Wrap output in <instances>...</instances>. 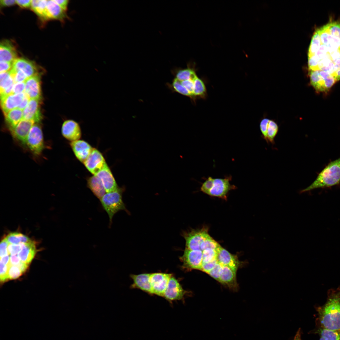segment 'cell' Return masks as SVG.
<instances>
[{
  "instance_id": "1",
  "label": "cell",
  "mask_w": 340,
  "mask_h": 340,
  "mask_svg": "<svg viewBox=\"0 0 340 340\" xmlns=\"http://www.w3.org/2000/svg\"><path fill=\"white\" fill-rule=\"evenodd\" d=\"M318 327L340 332V289H331L327 300L317 308Z\"/></svg>"
},
{
  "instance_id": "2",
  "label": "cell",
  "mask_w": 340,
  "mask_h": 340,
  "mask_svg": "<svg viewBox=\"0 0 340 340\" xmlns=\"http://www.w3.org/2000/svg\"><path fill=\"white\" fill-rule=\"evenodd\" d=\"M340 184V157L330 162L318 174L315 180L300 193L318 188H330Z\"/></svg>"
},
{
  "instance_id": "3",
  "label": "cell",
  "mask_w": 340,
  "mask_h": 340,
  "mask_svg": "<svg viewBox=\"0 0 340 340\" xmlns=\"http://www.w3.org/2000/svg\"><path fill=\"white\" fill-rule=\"evenodd\" d=\"M204 179L205 180L201 184V191L212 196L226 199L229 191L236 188L235 185L230 183L232 179L230 175L225 176L223 178L209 176Z\"/></svg>"
},
{
  "instance_id": "4",
  "label": "cell",
  "mask_w": 340,
  "mask_h": 340,
  "mask_svg": "<svg viewBox=\"0 0 340 340\" xmlns=\"http://www.w3.org/2000/svg\"><path fill=\"white\" fill-rule=\"evenodd\" d=\"M124 188H119L115 191L106 193L99 200L103 209L107 212L109 220L110 226L114 215L121 210L128 212L122 198Z\"/></svg>"
},
{
  "instance_id": "5",
  "label": "cell",
  "mask_w": 340,
  "mask_h": 340,
  "mask_svg": "<svg viewBox=\"0 0 340 340\" xmlns=\"http://www.w3.org/2000/svg\"><path fill=\"white\" fill-rule=\"evenodd\" d=\"M310 82L318 92H327L337 82L330 74L320 70L309 71Z\"/></svg>"
},
{
  "instance_id": "6",
  "label": "cell",
  "mask_w": 340,
  "mask_h": 340,
  "mask_svg": "<svg viewBox=\"0 0 340 340\" xmlns=\"http://www.w3.org/2000/svg\"><path fill=\"white\" fill-rule=\"evenodd\" d=\"M26 144L32 153L40 155L44 148L43 134L40 126L34 124L27 136Z\"/></svg>"
},
{
  "instance_id": "7",
  "label": "cell",
  "mask_w": 340,
  "mask_h": 340,
  "mask_svg": "<svg viewBox=\"0 0 340 340\" xmlns=\"http://www.w3.org/2000/svg\"><path fill=\"white\" fill-rule=\"evenodd\" d=\"M183 236L185 241V248L193 250H200L201 243L209 235L208 229L203 227L199 230H192L184 232Z\"/></svg>"
},
{
  "instance_id": "8",
  "label": "cell",
  "mask_w": 340,
  "mask_h": 340,
  "mask_svg": "<svg viewBox=\"0 0 340 340\" xmlns=\"http://www.w3.org/2000/svg\"><path fill=\"white\" fill-rule=\"evenodd\" d=\"M183 263L182 268L187 270L201 269L202 263V251L185 248L183 255L180 258Z\"/></svg>"
},
{
  "instance_id": "9",
  "label": "cell",
  "mask_w": 340,
  "mask_h": 340,
  "mask_svg": "<svg viewBox=\"0 0 340 340\" xmlns=\"http://www.w3.org/2000/svg\"><path fill=\"white\" fill-rule=\"evenodd\" d=\"M172 275L171 274L164 273L150 274V280L153 294L163 297L169 280Z\"/></svg>"
},
{
  "instance_id": "10",
  "label": "cell",
  "mask_w": 340,
  "mask_h": 340,
  "mask_svg": "<svg viewBox=\"0 0 340 340\" xmlns=\"http://www.w3.org/2000/svg\"><path fill=\"white\" fill-rule=\"evenodd\" d=\"M83 164L94 175H96L107 165L102 154L95 148H93Z\"/></svg>"
},
{
  "instance_id": "11",
  "label": "cell",
  "mask_w": 340,
  "mask_h": 340,
  "mask_svg": "<svg viewBox=\"0 0 340 340\" xmlns=\"http://www.w3.org/2000/svg\"><path fill=\"white\" fill-rule=\"evenodd\" d=\"M186 291L182 288L178 281L173 275L170 278L163 297L168 301L183 299Z\"/></svg>"
},
{
  "instance_id": "12",
  "label": "cell",
  "mask_w": 340,
  "mask_h": 340,
  "mask_svg": "<svg viewBox=\"0 0 340 340\" xmlns=\"http://www.w3.org/2000/svg\"><path fill=\"white\" fill-rule=\"evenodd\" d=\"M63 136L71 142L79 140L81 137L82 131L79 124L72 119H68L63 123L61 128Z\"/></svg>"
},
{
  "instance_id": "13",
  "label": "cell",
  "mask_w": 340,
  "mask_h": 340,
  "mask_svg": "<svg viewBox=\"0 0 340 340\" xmlns=\"http://www.w3.org/2000/svg\"><path fill=\"white\" fill-rule=\"evenodd\" d=\"M217 259L222 266L229 267L236 273L241 265L236 256L231 254L221 246L217 251Z\"/></svg>"
},
{
  "instance_id": "14",
  "label": "cell",
  "mask_w": 340,
  "mask_h": 340,
  "mask_svg": "<svg viewBox=\"0 0 340 340\" xmlns=\"http://www.w3.org/2000/svg\"><path fill=\"white\" fill-rule=\"evenodd\" d=\"M12 69L22 71L28 78L39 75L37 66L33 61L23 58H17L13 62Z\"/></svg>"
},
{
  "instance_id": "15",
  "label": "cell",
  "mask_w": 340,
  "mask_h": 340,
  "mask_svg": "<svg viewBox=\"0 0 340 340\" xmlns=\"http://www.w3.org/2000/svg\"><path fill=\"white\" fill-rule=\"evenodd\" d=\"M35 122L33 120L22 119L15 127L9 129L13 136L24 144Z\"/></svg>"
},
{
  "instance_id": "16",
  "label": "cell",
  "mask_w": 340,
  "mask_h": 340,
  "mask_svg": "<svg viewBox=\"0 0 340 340\" xmlns=\"http://www.w3.org/2000/svg\"><path fill=\"white\" fill-rule=\"evenodd\" d=\"M24 93L30 99H41V93L40 78L39 75L28 78L25 82Z\"/></svg>"
},
{
  "instance_id": "17",
  "label": "cell",
  "mask_w": 340,
  "mask_h": 340,
  "mask_svg": "<svg viewBox=\"0 0 340 340\" xmlns=\"http://www.w3.org/2000/svg\"><path fill=\"white\" fill-rule=\"evenodd\" d=\"M150 273L130 274V277L133 280V283L130 285V288L139 289L149 294H153L150 280Z\"/></svg>"
},
{
  "instance_id": "18",
  "label": "cell",
  "mask_w": 340,
  "mask_h": 340,
  "mask_svg": "<svg viewBox=\"0 0 340 340\" xmlns=\"http://www.w3.org/2000/svg\"><path fill=\"white\" fill-rule=\"evenodd\" d=\"M41 101V99H30L23 110V119L33 120L36 122H40L42 118L40 111Z\"/></svg>"
},
{
  "instance_id": "19",
  "label": "cell",
  "mask_w": 340,
  "mask_h": 340,
  "mask_svg": "<svg viewBox=\"0 0 340 340\" xmlns=\"http://www.w3.org/2000/svg\"><path fill=\"white\" fill-rule=\"evenodd\" d=\"M70 145L76 157L83 163L94 148L87 142L80 139L71 142Z\"/></svg>"
},
{
  "instance_id": "20",
  "label": "cell",
  "mask_w": 340,
  "mask_h": 340,
  "mask_svg": "<svg viewBox=\"0 0 340 340\" xmlns=\"http://www.w3.org/2000/svg\"><path fill=\"white\" fill-rule=\"evenodd\" d=\"M95 175L101 180L106 193L115 191L119 188L107 165Z\"/></svg>"
},
{
  "instance_id": "21",
  "label": "cell",
  "mask_w": 340,
  "mask_h": 340,
  "mask_svg": "<svg viewBox=\"0 0 340 340\" xmlns=\"http://www.w3.org/2000/svg\"><path fill=\"white\" fill-rule=\"evenodd\" d=\"M25 94H11L1 98V105L4 114L13 109L18 108Z\"/></svg>"
},
{
  "instance_id": "22",
  "label": "cell",
  "mask_w": 340,
  "mask_h": 340,
  "mask_svg": "<svg viewBox=\"0 0 340 340\" xmlns=\"http://www.w3.org/2000/svg\"><path fill=\"white\" fill-rule=\"evenodd\" d=\"M16 50L9 40L3 41L0 44V61L13 63L17 58Z\"/></svg>"
},
{
  "instance_id": "23",
  "label": "cell",
  "mask_w": 340,
  "mask_h": 340,
  "mask_svg": "<svg viewBox=\"0 0 340 340\" xmlns=\"http://www.w3.org/2000/svg\"><path fill=\"white\" fill-rule=\"evenodd\" d=\"M236 273L229 267L223 266L219 282L226 286L230 289L236 291L238 288Z\"/></svg>"
},
{
  "instance_id": "24",
  "label": "cell",
  "mask_w": 340,
  "mask_h": 340,
  "mask_svg": "<svg viewBox=\"0 0 340 340\" xmlns=\"http://www.w3.org/2000/svg\"><path fill=\"white\" fill-rule=\"evenodd\" d=\"M67 17L64 11L54 0H48L47 4L46 19L63 20Z\"/></svg>"
},
{
  "instance_id": "25",
  "label": "cell",
  "mask_w": 340,
  "mask_h": 340,
  "mask_svg": "<svg viewBox=\"0 0 340 340\" xmlns=\"http://www.w3.org/2000/svg\"><path fill=\"white\" fill-rule=\"evenodd\" d=\"M195 65L194 63L189 62L185 68H176L173 69L171 72L175 78L180 81L193 79L197 75Z\"/></svg>"
},
{
  "instance_id": "26",
  "label": "cell",
  "mask_w": 340,
  "mask_h": 340,
  "mask_svg": "<svg viewBox=\"0 0 340 340\" xmlns=\"http://www.w3.org/2000/svg\"><path fill=\"white\" fill-rule=\"evenodd\" d=\"M14 83L13 78L9 71L0 73V92L1 98L12 94Z\"/></svg>"
},
{
  "instance_id": "27",
  "label": "cell",
  "mask_w": 340,
  "mask_h": 340,
  "mask_svg": "<svg viewBox=\"0 0 340 340\" xmlns=\"http://www.w3.org/2000/svg\"><path fill=\"white\" fill-rule=\"evenodd\" d=\"M322 44L328 48L340 50V40L330 34L323 26L318 29Z\"/></svg>"
},
{
  "instance_id": "28",
  "label": "cell",
  "mask_w": 340,
  "mask_h": 340,
  "mask_svg": "<svg viewBox=\"0 0 340 340\" xmlns=\"http://www.w3.org/2000/svg\"><path fill=\"white\" fill-rule=\"evenodd\" d=\"M87 186L94 195L100 200L106 191L100 179L97 176L89 177L87 179Z\"/></svg>"
},
{
  "instance_id": "29",
  "label": "cell",
  "mask_w": 340,
  "mask_h": 340,
  "mask_svg": "<svg viewBox=\"0 0 340 340\" xmlns=\"http://www.w3.org/2000/svg\"><path fill=\"white\" fill-rule=\"evenodd\" d=\"M36 253L35 244L31 241L24 243L18 254L21 262L29 264L34 258Z\"/></svg>"
},
{
  "instance_id": "30",
  "label": "cell",
  "mask_w": 340,
  "mask_h": 340,
  "mask_svg": "<svg viewBox=\"0 0 340 340\" xmlns=\"http://www.w3.org/2000/svg\"><path fill=\"white\" fill-rule=\"evenodd\" d=\"M9 129L15 127L23 118V110L18 108L8 112L4 114Z\"/></svg>"
},
{
  "instance_id": "31",
  "label": "cell",
  "mask_w": 340,
  "mask_h": 340,
  "mask_svg": "<svg viewBox=\"0 0 340 340\" xmlns=\"http://www.w3.org/2000/svg\"><path fill=\"white\" fill-rule=\"evenodd\" d=\"M317 70L323 71L330 74L335 79L336 75L335 66L331 59L329 53L319 62Z\"/></svg>"
},
{
  "instance_id": "32",
  "label": "cell",
  "mask_w": 340,
  "mask_h": 340,
  "mask_svg": "<svg viewBox=\"0 0 340 340\" xmlns=\"http://www.w3.org/2000/svg\"><path fill=\"white\" fill-rule=\"evenodd\" d=\"M193 94L195 98L205 99L207 96V91L204 81L196 75L193 80Z\"/></svg>"
},
{
  "instance_id": "33",
  "label": "cell",
  "mask_w": 340,
  "mask_h": 340,
  "mask_svg": "<svg viewBox=\"0 0 340 340\" xmlns=\"http://www.w3.org/2000/svg\"><path fill=\"white\" fill-rule=\"evenodd\" d=\"M48 0H31V9L40 17L46 20V13Z\"/></svg>"
},
{
  "instance_id": "34",
  "label": "cell",
  "mask_w": 340,
  "mask_h": 340,
  "mask_svg": "<svg viewBox=\"0 0 340 340\" xmlns=\"http://www.w3.org/2000/svg\"><path fill=\"white\" fill-rule=\"evenodd\" d=\"M167 85L172 91L187 96L194 102V99L190 93L181 84L178 80L174 78L171 83H167Z\"/></svg>"
},
{
  "instance_id": "35",
  "label": "cell",
  "mask_w": 340,
  "mask_h": 340,
  "mask_svg": "<svg viewBox=\"0 0 340 340\" xmlns=\"http://www.w3.org/2000/svg\"><path fill=\"white\" fill-rule=\"evenodd\" d=\"M278 131V126L274 121L270 120L268 124L265 140L268 144H274V139Z\"/></svg>"
},
{
  "instance_id": "36",
  "label": "cell",
  "mask_w": 340,
  "mask_h": 340,
  "mask_svg": "<svg viewBox=\"0 0 340 340\" xmlns=\"http://www.w3.org/2000/svg\"><path fill=\"white\" fill-rule=\"evenodd\" d=\"M8 243L13 244H18L20 243H27L32 241L30 239L21 233L18 232L11 233L5 238Z\"/></svg>"
},
{
  "instance_id": "37",
  "label": "cell",
  "mask_w": 340,
  "mask_h": 340,
  "mask_svg": "<svg viewBox=\"0 0 340 340\" xmlns=\"http://www.w3.org/2000/svg\"><path fill=\"white\" fill-rule=\"evenodd\" d=\"M319 29L314 32L312 36L308 52V57L314 55L321 44Z\"/></svg>"
},
{
  "instance_id": "38",
  "label": "cell",
  "mask_w": 340,
  "mask_h": 340,
  "mask_svg": "<svg viewBox=\"0 0 340 340\" xmlns=\"http://www.w3.org/2000/svg\"><path fill=\"white\" fill-rule=\"evenodd\" d=\"M315 333L326 340H340V332L318 327Z\"/></svg>"
},
{
  "instance_id": "39",
  "label": "cell",
  "mask_w": 340,
  "mask_h": 340,
  "mask_svg": "<svg viewBox=\"0 0 340 340\" xmlns=\"http://www.w3.org/2000/svg\"><path fill=\"white\" fill-rule=\"evenodd\" d=\"M331 35L340 40V23L337 21L329 23L323 26Z\"/></svg>"
},
{
  "instance_id": "40",
  "label": "cell",
  "mask_w": 340,
  "mask_h": 340,
  "mask_svg": "<svg viewBox=\"0 0 340 340\" xmlns=\"http://www.w3.org/2000/svg\"><path fill=\"white\" fill-rule=\"evenodd\" d=\"M217 251L212 249H207L202 251V263L211 262L217 259Z\"/></svg>"
},
{
  "instance_id": "41",
  "label": "cell",
  "mask_w": 340,
  "mask_h": 340,
  "mask_svg": "<svg viewBox=\"0 0 340 340\" xmlns=\"http://www.w3.org/2000/svg\"><path fill=\"white\" fill-rule=\"evenodd\" d=\"M11 75L14 83L25 82L28 78L27 77L22 71L11 69L9 71Z\"/></svg>"
},
{
  "instance_id": "42",
  "label": "cell",
  "mask_w": 340,
  "mask_h": 340,
  "mask_svg": "<svg viewBox=\"0 0 340 340\" xmlns=\"http://www.w3.org/2000/svg\"><path fill=\"white\" fill-rule=\"evenodd\" d=\"M22 273V272L18 267L17 266L10 265L9 264L8 274V280L16 279L21 276Z\"/></svg>"
},
{
  "instance_id": "43",
  "label": "cell",
  "mask_w": 340,
  "mask_h": 340,
  "mask_svg": "<svg viewBox=\"0 0 340 340\" xmlns=\"http://www.w3.org/2000/svg\"><path fill=\"white\" fill-rule=\"evenodd\" d=\"M223 266L218 262L215 267L207 274L212 277L219 282Z\"/></svg>"
},
{
  "instance_id": "44",
  "label": "cell",
  "mask_w": 340,
  "mask_h": 340,
  "mask_svg": "<svg viewBox=\"0 0 340 340\" xmlns=\"http://www.w3.org/2000/svg\"><path fill=\"white\" fill-rule=\"evenodd\" d=\"M194 78L179 81L181 84L190 93L194 99V102H195L196 99L195 97L193 94L194 82L193 80Z\"/></svg>"
},
{
  "instance_id": "45",
  "label": "cell",
  "mask_w": 340,
  "mask_h": 340,
  "mask_svg": "<svg viewBox=\"0 0 340 340\" xmlns=\"http://www.w3.org/2000/svg\"><path fill=\"white\" fill-rule=\"evenodd\" d=\"M24 244L20 243L18 244H13L8 243L7 248L8 254L14 255L18 254L21 250Z\"/></svg>"
},
{
  "instance_id": "46",
  "label": "cell",
  "mask_w": 340,
  "mask_h": 340,
  "mask_svg": "<svg viewBox=\"0 0 340 340\" xmlns=\"http://www.w3.org/2000/svg\"><path fill=\"white\" fill-rule=\"evenodd\" d=\"M320 60L314 55L308 57V65L309 71L317 70L318 64Z\"/></svg>"
},
{
  "instance_id": "47",
  "label": "cell",
  "mask_w": 340,
  "mask_h": 340,
  "mask_svg": "<svg viewBox=\"0 0 340 340\" xmlns=\"http://www.w3.org/2000/svg\"><path fill=\"white\" fill-rule=\"evenodd\" d=\"M9 266L8 264L5 265L0 263V278L1 282H4L8 280V274Z\"/></svg>"
},
{
  "instance_id": "48",
  "label": "cell",
  "mask_w": 340,
  "mask_h": 340,
  "mask_svg": "<svg viewBox=\"0 0 340 340\" xmlns=\"http://www.w3.org/2000/svg\"><path fill=\"white\" fill-rule=\"evenodd\" d=\"M25 88V82L14 83L12 94H17L24 93Z\"/></svg>"
},
{
  "instance_id": "49",
  "label": "cell",
  "mask_w": 340,
  "mask_h": 340,
  "mask_svg": "<svg viewBox=\"0 0 340 340\" xmlns=\"http://www.w3.org/2000/svg\"><path fill=\"white\" fill-rule=\"evenodd\" d=\"M217 259L206 263H202L200 270L207 273L211 270L218 263Z\"/></svg>"
},
{
  "instance_id": "50",
  "label": "cell",
  "mask_w": 340,
  "mask_h": 340,
  "mask_svg": "<svg viewBox=\"0 0 340 340\" xmlns=\"http://www.w3.org/2000/svg\"><path fill=\"white\" fill-rule=\"evenodd\" d=\"M327 47L324 44H321L319 49L314 54L320 60L328 53Z\"/></svg>"
},
{
  "instance_id": "51",
  "label": "cell",
  "mask_w": 340,
  "mask_h": 340,
  "mask_svg": "<svg viewBox=\"0 0 340 340\" xmlns=\"http://www.w3.org/2000/svg\"><path fill=\"white\" fill-rule=\"evenodd\" d=\"M8 245L5 238L1 241L0 246V258L9 255L7 249Z\"/></svg>"
},
{
  "instance_id": "52",
  "label": "cell",
  "mask_w": 340,
  "mask_h": 340,
  "mask_svg": "<svg viewBox=\"0 0 340 340\" xmlns=\"http://www.w3.org/2000/svg\"><path fill=\"white\" fill-rule=\"evenodd\" d=\"M269 120L267 118H264L261 121L260 123V129L262 133V137L264 139L266 137L267 128Z\"/></svg>"
},
{
  "instance_id": "53",
  "label": "cell",
  "mask_w": 340,
  "mask_h": 340,
  "mask_svg": "<svg viewBox=\"0 0 340 340\" xmlns=\"http://www.w3.org/2000/svg\"><path fill=\"white\" fill-rule=\"evenodd\" d=\"M12 63L5 61H0V73L8 72L12 67Z\"/></svg>"
},
{
  "instance_id": "54",
  "label": "cell",
  "mask_w": 340,
  "mask_h": 340,
  "mask_svg": "<svg viewBox=\"0 0 340 340\" xmlns=\"http://www.w3.org/2000/svg\"><path fill=\"white\" fill-rule=\"evenodd\" d=\"M31 0H16V3L20 7L22 8H28L31 7Z\"/></svg>"
},
{
  "instance_id": "55",
  "label": "cell",
  "mask_w": 340,
  "mask_h": 340,
  "mask_svg": "<svg viewBox=\"0 0 340 340\" xmlns=\"http://www.w3.org/2000/svg\"><path fill=\"white\" fill-rule=\"evenodd\" d=\"M9 264L10 265L17 266L21 262L18 254L10 255Z\"/></svg>"
},
{
  "instance_id": "56",
  "label": "cell",
  "mask_w": 340,
  "mask_h": 340,
  "mask_svg": "<svg viewBox=\"0 0 340 340\" xmlns=\"http://www.w3.org/2000/svg\"><path fill=\"white\" fill-rule=\"evenodd\" d=\"M64 11L67 9L69 1L68 0H54Z\"/></svg>"
},
{
  "instance_id": "57",
  "label": "cell",
  "mask_w": 340,
  "mask_h": 340,
  "mask_svg": "<svg viewBox=\"0 0 340 340\" xmlns=\"http://www.w3.org/2000/svg\"><path fill=\"white\" fill-rule=\"evenodd\" d=\"M30 99L25 94V95L18 108L23 110L28 105Z\"/></svg>"
},
{
  "instance_id": "58",
  "label": "cell",
  "mask_w": 340,
  "mask_h": 340,
  "mask_svg": "<svg viewBox=\"0 0 340 340\" xmlns=\"http://www.w3.org/2000/svg\"><path fill=\"white\" fill-rule=\"evenodd\" d=\"M0 5L2 7H7L12 6L15 4L16 3V0H0Z\"/></svg>"
},
{
  "instance_id": "59",
  "label": "cell",
  "mask_w": 340,
  "mask_h": 340,
  "mask_svg": "<svg viewBox=\"0 0 340 340\" xmlns=\"http://www.w3.org/2000/svg\"><path fill=\"white\" fill-rule=\"evenodd\" d=\"M10 257L9 255L0 258V263L5 265L9 263Z\"/></svg>"
},
{
  "instance_id": "60",
  "label": "cell",
  "mask_w": 340,
  "mask_h": 340,
  "mask_svg": "<svg viewBox=\"0 0 340 340\" xmlns=\"http://www.w3.org/2000/svg\"><path fill=\"white\" fill-rule=\"evenodd\" d=\"M28 264L26 263L21 262L17 266L20 269L22 273L24 272L27 269L28 267Z\"/></svg>"
},
{
  "instance_id": "61",
  "label": "cell",
  "mask_w": 340,
  "mask_h": 340,
  "mask_svg": "<svg viewBox=\"0 0 340 340\" xmlns=\"http://www.w3.org/2000/svg\"><path fill=\"white\" fill-rule=\"evenodd\" d=\"M294 340H302L300 328L294 337Z\"/></svg>"
},
{
  "instance_id": "62",
  "label": "cell",
  "mask_w": 340,
  "mask_h": 340,
  "mask_svg": "<svg viewBox=\"0 0 340 340\" xmlns=\"http://www.w3.org/2000/svg\"><path fill=\"white\" fill-rule=\"evenodd\" d=\"M319 340H326L324 338H323V337H320V339Z\"/></svg>"
}]
</instances>
